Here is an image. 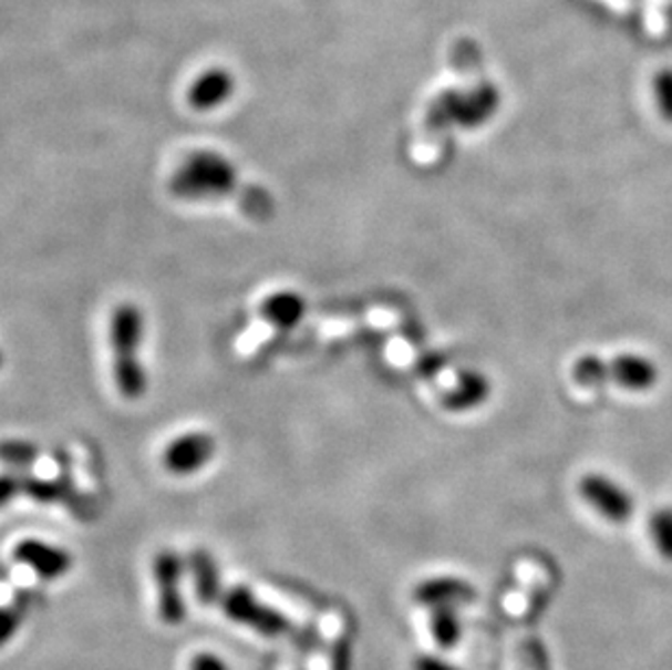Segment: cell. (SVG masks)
<instances>
[{
    "instance_id": "obj_1",
    "label": "cell",
    "mask_w": 672,
    "mask_h": 670,
    "mask_svg": "<svg viewBox=\"0 0 672 670\" xmlns=\"http://www.w3.org/2000/svg\"><path fill=\"white\" fill-rule=\"evenodd\" d=\"M238 175L234 164L211 151H198L189 155L182 168L173 175L170 189L179 198L200 200V198H218L236 189Z\"/></svg>"
},
{
    "instance_id": "obj_2",
    "label": "cell",
    "mask_w": 672,
    "mask_h": 670,
    "mask_svg": "<svg viewBox=\"0 0 672 670\" xmlns=\"http://www.w3.org/2000/svg\"><path fill=\"white\" fill-rule=\"evenodd\" d=\"M572 379L583 388H601L611 381L622 390L647 392L658 383L660 370L642 355H618L610 362L590 355L575 364Z\"/></svg>"
},
{
    "instance_id": "obj_3",
    "label": "cell",
    "mask_w": 672,
    "mask_h": 670,
    "mask_svg": "<svg viewBox=\"0 0 672 670\" xmlns=\"http://www.w3.org/2000/svg\"><path fill=\"white\" fill-rule=\"evenodd\" d=\"M579 492L583 501L595 507L597 514H601L611 523H624L633 514L631 494L601 473L586 475L579 484Z\"/></svg>"
},
{
    "instance_id": "obj_4",
    "label": "cell",
    "mask_w": 672,
    "mask_h": 670,
    "mask_svg": "<svg viewBox=\"0 0 672 670\" xmlns=\"http://www.w3.org/2000/svg\"><path fill=\"white\" fill-rule=\"evenodd\" d=\"M216 453V442L209 433H185L173 440L162 455L164 468L177 477L192 475L207 466Z\"/></svg>"
},
{
    "instance_id": "obj_5",
    "label": "cell",
    "mask_w": 672,
    "mask_h": 670,
    "mask_svg": "<svg viewBox=\"0 0 672 670\" xmlns=\"http://www.w3.org/2000/svg\"><path fill=\"white\" fill-rule=\"evenodd\" d=\"M223 608L229 618L263 636H281L288 629V620L279 611L257 604L246 588H236L227 592L223 597Z\"/></svg>"
},
{
    "instance_id": "obj_6",
    "label": "cell",
    "mask_w": 672,
    "mask_h": 670,
    "mask_svg": "<svg viewBox=\"0 0 672 670\" xmlns=\"http://www.w3.org/2000/svg\"><path fill=\"white\" fill-rule=\"evenodd\" d=\"M153 575L159 592V616L168 625H179L185 618L182 599V559L173 550H164L153 561Z\"/></svg>"
},
{
    "instance_id": "obj_7",
    "label": "cell",
    "mask_w": 672,
    "mask_h": 670,
    "mask_svg": "<svg viewBox=\"0 0 672 670\" xmlns=\"http://www.w3.org/2000/svg\"><path fill=\"white\" fill-rule=\"evenodd\" d=\"M236 94V76L227 68L203 70L187 87V103L196 112H214Z\"/></svg>"
},
{
    "instance_id": "obj_8",
    "label": "cell",
    "mask_w": 672,
    "mask_h": 670,
    "mask_svg": "<svg viewBox=\"0 0 672 670\" xmlns=\"http://www.w3.org/2000/svg\"><path fill=\"white\" fill-rule=\"evenodd\" d=\"M144 340V316L133 303L118 305L110 320V344L114 360L139 358V347Z\"/></svg>"
},
{
    "instance_id": "obj_9",
    "label": "cell",
    "mask_w": 672,
    "mask_h": 670,
    "mask_svg": "<svg viewBox=\"0 0 672 670\" xmlns=\"http://www.w3.org/2000/svg\"><path fill=\"white\" fill-rule=\"evenodd\" d=\"M13 557L44 579H60L72 568V557L68 550L35 538L20 540L13 548Z\"/></svg>"
},
{
    "instance_id": "obj_10",
    "label": "cell",
    "mask_w": 672,
    "mask_h": 670,
    "mask_svg": "<svg viewBox=\"0 0 672 670\" xmlns=\"http://www.w3.org/2000/svg\"><path fill=\"white\" fill-rule=\"evenodd\" d=\"M306 299L290 290L275 292L261 303V316L277 329H294L306 318Z\"/></svg>"
},
{
    "instance_id": "obj_11",
    "label": "cell",
    "mask_w": 672,
    "mask_h": 670,
    "mask_svg": "<svg viewBox=\"0 0 672 670\" xmlns=\"http://www.w3.org/2000/svg\"><path fill=\"white\" fill-rule=\"evenodd\" d=\"M489 394V381L475 370L462 372L459 381L451 388L448 396L444 399V408L453 410V412H464V410H473L477 405H482Z\"/></svg>"
},
{
    "instance_id": "obj_12",
    "label": "cell",
    "mask_w": 672,
    "mask_h": 670,
    "mask_svg": "<svg viewBox=\"0 0 672 670\" xmlns=\"http://www.w3.org/2000/svg\"><path fill=\"white\" fill-rule=\"evenodd\" d=\"M114 381L124 399L135 401L146 394L148 377L139 358H121L114 360Z\"/></svg>"
},
{
    "instance_id": "obj_13",
    "label": "cell",
    "mask_w": 672,
    "mask_h": 670,
    "mask_svg": "<svg viewBox=\"0 0 672 670\" xmlns=\"http://www.w3.org/2000/svg\"><path fill=\"white\" fill-rule=\"evenodd\" d=\"M192 570L196 577V592L200 604H214L218 599V570L207 553H196L192 557Z\"/></svg>"
},
{
    "instance_id": "obj_14",
    "label": "cell",
    "mask_w": 672,
    "mask_h": 670,
    "mask_svg": "<svg viewBox=\"0 0 672 670\" xmlns=\"http://www.w3.org/2000/svg\"><path fill=\"white\" fill-rule=\"evenodd\" d=\"M651 536H653V543L658 550L672 559V509H664V512H658L653 518H651Z\"/></svg>"
},
{
    "instance_id": "obj_15",
    "label": "cell",
    "mask_w": 672,
    "mask_h": 670,
    "mask_svg": "<svg viewBox=\"0 0 672 670\" xmlns=\"http://www.w3.org/2000/svg\"><path fill=\"white\" fill-rule=\"evenodd\" d=\"M0 460L15 464V466H24V464H31L38 460V449L29 442H2Z\"/></svg>"
},
{
    "instance_id": "obj_16",
    "label": "cell",
    "mask_w": 672,
    "mask_h": 670,
    "mask_svg": "<svg viewBox=\"0 0 672 670\" xmlns=\"http://www.w3.org/2000/svg\"><path fill=\"white\" fill-rule=\"evenodd\" d=\"M22 622V616L18 609L0 608V647L7 645L15 633Z\"/></svg>"
},
{
    "instance_id": "obj_17",
    "label": "cell",
    "mask_w": 672,
    "mask_h": 670,
    "mask_svg": "<svg viewBox=\"0 0 672 670\" xmlns=\"http://www.w3.org/2000/svg\"><path fill=\"white\" fill-rule=\"evenodd\" d=\"M189 670H229V667L216 653H198V656H194Z\"/></svg>"
},
{
    "instance_id": "obj_18",
    "label": "cell",
    "mask_w": 672,
    "mask_h": 670,
    "mask_svg": "<svg viewBox=\"0 0 672 670\" xmlns=\"http://www.w3.org/2000/svg\"><path fill=\"white\" fill-rule=\"evenodd\" d=\"M658 101L662 116L672 122V76H666L658 83Z\"/></svg>"
},
{
    "instance_id": "obj_19",
    "label": "cell",
    "mask_w": 672,
    "mask_h": 670,
    "mask_svg": "<svg viewBox=\"0 0 672 670\" xmlns=\"http://www.w3.org/2000/svg\"><path fill=\"white\" fill-rule=\"evenodd\" d=\"M20 480H15L13 475H0V507H4L20 489Z\"/></svg>"
},
{
    "instance_id": "obj_20",
    "label": "cell",
    "mask_w": 672,
    "mask_h": 670,
    "mask_svg": "<svg viewBox=\"0 0 672 670\" xmlns=\"http://www.w3.org/2000/svg\"><path fill=\"white\" fill-rule=\"evenodd\" d=\"M416 670H451L446 669L442 662H437V660H421L418 664H416Z\"/></svg>"
}]
</instances>
